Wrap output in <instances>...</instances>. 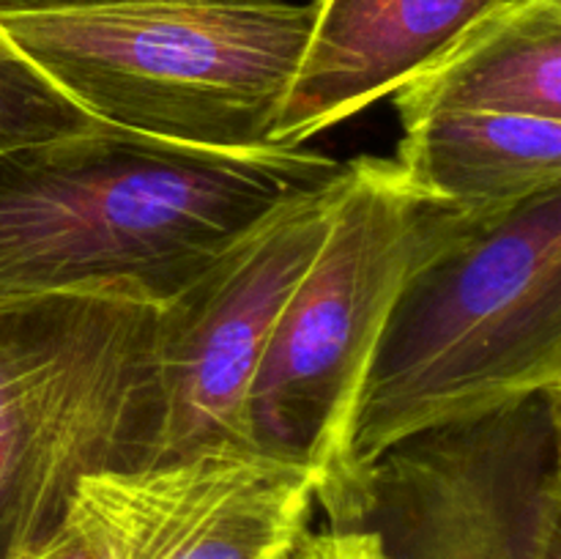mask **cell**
<instances>
[{"label":"cell","mask_w":561,"mask_h":559,"mask_svg":"<svg viewBox=\"0 0 561 559\" xmlns=\"http://www.w3.org/2000/svg\"><path fill=\"white\" fill-rule=\"evenodd\" d=\"M340 184L279 208L157 305L159 427L148 466L203 449H257L252 384L279 312L327 239Z\"/></svg>","instance_id":"cell-7"},{"label":"cell","mask_w":561,"mask_h":559,"mask_svg":"<svg viewBox=\"0 0 561 559\" xmlns=\"http://www.w3.org/2000/svg\"><path fill=\"white\" fill-rule=\"evenodd\" d=\"M345 162L301 146L211 151L93 126L0 151V301L126 288L153 305Z\"/></svg>","instance_id":"cell-1"},{"label":"cell","mask_w":561,"mask_h":559,"mask_svg":"<svg viewBox=\"0 0 561 559\" xmlns=\"http://www.w3.org/2000/svg\"><path fill=\"white\" fill-rule=\"evenodd\" d=\"M561 389V186L482 225L394 301L354 425L362 475L394 444Z\"/></svg>","instance_id":"cell-3"},{"label":"cell","mask_w":561,"mask_h":559,"mask_svg":"<svg viewBox=\"0 0 561 559\" xmlns=\"http://www.w3.org/2000/svg\"><path fill=\"white\" fill-rule=\"evenodd\" d=\"M157 305L126 288L0 301V559H31L77 486L148 466Z\"/></svg>","instance_id":"cell-5"},{"label":"cell","mask_w":561,"mask_h":559,"mask_svg":"<svg viewBox=\"0 0 561 559\" xmlns=\"http://www.w3.org/2000/svg\"><path fill=\"white\" fill-rule=\"evenodd\" d=\"M131 3V0H0V14H38V11L93 9V5Z\"/></svg>","instance_id":"cell-15"},{"label":"cell","mask_w":561,"mask_h":559,"mask_svg":"<svg viewBox=\"0 0 561 559\" xmlns=\"http://www.w3.org/2000/svg\"><path fill=\"white\" fill-rule=\"evenodd\" d=\"M392 96L400 126L447 110L561 121V0H515Z\"/></svg>","instance_id":"cell-10"},{"label":"cell","mask_w":561,"mask_h":559,"mask_svg":"<svg viewBox=\"0 0 561 559\" xmlns=\"http://www.w3.org/2000/svg\"><path fill=\"white\" fill-rule=\"evenodd\" d=\"M312 27L288 0H131L0 14L5 42L96 124L211 151L274 146Z\"/></svg>","instance_id":"cell-4"},{"label":"cell","mask_w":561,"mask_h":559,"mask_svg":"<svg viewBox=\"0 0 561 559\" xmlns=\"http://www.w3.org/2000/svg\"><path fill=\"white\" fill-rule=\"evenodd\" d=\"M515 0H312V27L274 126V146L370 107Z\"/></svg>","instance_id":"cell-9"},{"label":"cell","mask_w":561,"mask_h":559,"mask_svg":"<svg viewBox=\"0 0 561 559\" xmlns=\"http://www.w3.org/2000/svg\"><path fill=\"white\" fill-rule=\"evenodd\" d=\"M99 126L55 91L0 33V151Z\"/></svg>","instance_id":"cell-12"},{"label":"cell","mask_w":561,"mask_h":559,"mask_svg":"<svg viewBox=\"0 0 561 559\" xmlns=\"http://www.w3.org/2000/svg\"><path fill=\"white\" fill-rule=\"evenodd\" d=\"M334 551V532H307L283 559H332Z\"/></svg>","instance_id":"cell-16"},{"label":"cell","mask_w":561,"mask_h":559,"mask_svg":"<svg viewBox=\"0 0 561 559\" xmlns=\"http://www.w3.org/2000/svg\"><path fill=\"white\" fill-rule=\"evenodd\" d=\"M316 475L263 449H203L88 475L69 513L107 559H283L310 532Z\"/></svg>","instance_id":"cell-8"},{"label":"cell","mask_w":561,"mask_h":559,"mask_svg":"<svg viewBox=\"0 0 561 559\" xmlns=\"http://www.w3.org/2000/svg\"><path fill=\"white\" fill-rule=\"evenodd\" d=\"M362 526L387 559H561V389L394 444Z\"/></svg>","instance_id":"cell-6"},{"label":"cell","mask_w":561,"mask_h":559,"mask_svg":"<svg viewBox=\"0 0 561 559\" xmlns=\"http://www.w3.org/2000/svg\"><path fill=\"white\" fill-rule=\"evenodd\" d=\"M392 159L425 195L502 214L561 186V121L466 110L431 113L403 126Z\"/></svg>","instance_id":"cell-11"},{"label":"cell","mask_w":561,"mask_h":559,"mask_svg":"<svg viewBox=\"0 0 561 559\" xmlns=\"http://www.w3.org/2000/svg\"><path fill=\"white\" fill-rule=\"evenodd\" d=\"M31 559H107L96 537L91 535L85 524L77 515H66L64 526L47 540V546L38 548Z\"/></svg>","instance_id":"cell-13"},{"label":"cell","mask_w":561,"mask_h":559,"mask_svg":"<svg viewBox=\"0 0 561 559\" xmlns=\"http://www.w3.org/2000/svg\"><path fill=\"white\" fill-rule=\"evenodd\" d=\"M502 214L425 195L394 159L345 162L327 239L279 312L250 398L255 447L316 475L332 529H359L370 504L354 425L394 301L422 266Z\"/></svg>","instance_id":"cell-2"},{"label":"cell","mask_w":561,"mask_h":559,"mask_svg":"<svg viewBox=\"0 0 561 559\" xmlns=\"http://www.w3.org/2000/svg\"><path fill=\"white\" fill-rule=\"evenodd\" d=\"M332 529V526H329ZM334 532V551L332 559H387L381 540L376 532L365 529H332Z\"/></svg>","instance_id":"cell-14"}]
</instances>
